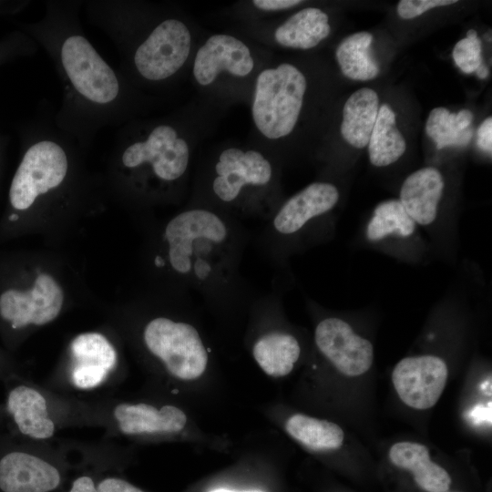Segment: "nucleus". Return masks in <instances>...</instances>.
I'll return each instance as SVG.
<instances>
[{"instance_id":"0eeeda50","label":"nucleus","mask_w":492,"mask_h":492,"mask_svg":"<svg viewBox=\"0 0 492 492\" xmlns=\"http://www.w3.org/2000/svg\"><path fill=\"white\" fill-rule=\"evenodd\" d=\"M68 481L61 458L0 434V492H61Z\"/></svg>"},{"instance_id":"ddd939ff","label":"nucleus","mask_w":492,"mask_h":492,"mask_svg":"<svg viewBox=\"0 0 492 492\" xmlns=\"http://www.w3.org/2000/svg\"><path fill=\"white\" fill-rule=\"evenodd\" d=\"M339 190L329 182H313L285 200L274 212L273 233L286 241L299 237L313 221L329 213L339 200Z\"/></svg>"},{"instance_id":"9b49d317","label":"nucleus","mask_w":492,"mask_h":492,"mask_svg":"<svg viewBox=\"0 0 492 492\" xmlns=\"http://www.w3.org/2000/svg\"><path fill=\"white\" fill-rule=\"evenodd\" d=\"M446 362L431 354L410 356L397 363L392 373L393 384L408 406L424 410L434 406L447 379Z\"/></svg>"},{"instance_id":"423d86ee","label":"nucleus","mask_w":492,"mask_h":492,"mask_svg":"<svg viewBox=\"0 0 492 492\" xmlns=\"http://www.w3.org/2000/svg\"><path fill=\"white\" fill-rule=\"evenodd\" d=\"M307 81L290 63L261 70L255 79L251 118L257 130L269 140L290 135L302 108Z\"/></svg>"},{"instance_id":"bb28decb","label":"nucleus","mask_w":492,"mask_h":492,"mask_svg":"<svg viewBox=\"0 0 492 492\" xmlns=\"http://www.w3.org/2000/svg\"><path fill=\"white\" fill-rule=\"evenodd\" d=\"M452 56L464 73L475 72L483 63L481 40L478 37L459 40L454 46Z\"/></svg>"},{"instance_id":"f03ea898","label":"nucleus","mask_w":492,"mask_h":492,"mask_svg":"<svg viewBox=\"0 0 492 492\" xmlns=\"http://www.w3.org/2000/svg\"><path fill=\"white\" fill-rule=\"evenodd\" d=\"M83 8L88 22L113 43L118 70L138 90L170 84L187 64L192 34L172 12L123 0H87Z\"/></svg>"},{"instance_id":"cd10ccee","label":"nucleus","mask_w":492,"mask_h":492,"mask_svg":"<svg viewBox=\"0 0 492 492\" xmlns=\"http://www.w3.org/2000/svg\"><path fill=\"white\" fill-rule=\"evenodd\" d=\"M456 2V0H401L397 5V14L403 19H413L432 8L450 5Z\"/></svg>"},{"instance_id":"c85d7f7f","label":"nucleus","mask_w":492,"mask_h":492,"mask_svg":"<svg viewBox=\"0 0 492 492\" xmlns=\"http://www.w3.org/2000/svg\"><path fill=\"white\" fill-rule=\"evenodd\" d=\"M98 492H145L125 478L113 473L99 472L97 477Z\"/></svg>"},{"instance_id":"f3484780","label":"nucleus","mask_w":492,"mask_h":492,"mask_svg":"<svg viewBox=\"0 0 492 492\" xmlns=\"http://www.w3.org/2000/svg\"><path fill=\"white\" fill-rule=\"evenodd\" d=\"M444 190L442 173L435 167H425L404 180L398 200L418 227L431 228L439 217Z\"/></svg>"},{"instance_id":"20e7f679","label":"nucleus","mask_w":492,"mask_h":492,"mask_svg":"<svg viewBox=\"0 0 492 492\" xmlns=\"http://www.w3.org/2000/svg\"><path fill=\"white\" fill-rule=\"evenodd\" d=\"M114 143L118 168L141 184L172 187L185 177L190 166L189 140L172 118L132 119L121 126Z\"/></svg>"},{"instance_id":"4468645a","label":"nucleus","mask_w":492,"mask_h":492,"mask_svg":"<svg viewBox=\"0 0 492 492\" xmlns=\"http://www.w3.org/2000/svg\"><path fill=\"white\" fill-rule=\"evenodd\" d=\"M254 67L255 60L248 45L234 36L215 34L197 50L192 75L199 85L208 87L222 73L247 77Z\"/></svg>"},{"instance_id":"473e14b6","label":"nucleus","mask_w":492,"mask_h":492,"mask_svg":"<svg viewBox=\"0 0 492 492\" xmlns=\"http://www.w3.org/2000/svg\"><path fill=\"white\" fill-rule=\"evenodd\" d=\"M477 75V77L481 79H485L488 76V68L487 66L482 63L478 68L475 71Z\"/></svg>"},{"instance_id":"c756f323","label":"nucleus","mask_w":492,"mask_h":492,"mask_svg":"<svg viewBox=\"0 0 492 492\" xmlns=\"http://www.w3.org/2000/svg\"><path fill=\"white\" fill-rule=\"evenodd\" d=\"M97 470L84 471L71 478L61 492H98Z\"/></svg>"},{"instance_id":"2f4dec72","label":"nucleus","mask_w":492,"mask_h":492,"mask_svg":"<svg viewBox=\"0 0 492 492\" xmlns=\"http://www.w3.org/2000/svg\"><path fill=\"white\" fill-rule=\"evenodd\" d=\"M478 148L487 153L492 152V118H487L479 126L477 132Z\"/></svg>"},{"instance_id":"7c9ffc66","label":"nucleus","mask_w":492,"mask_h":492,"mask_svg":"<svg viewBox=\"0 0 492 492\" xmlns=\"http://www.w3.org/2000/svg\"><path fill=\"white\" fill-rule=\"evenodd\" d=\"M302 1L300 0H253L252 5L260 11L276 12L294 7Z\"/></svg>"},{"instance_id":"39448f33","label":"nucleus","mask_w":492,"mask_h":492,"mask_svg":"<svg viewBox=\"0 0 492 492\" xmlns=\"http://www.w3.org/2000/svg\"><path fill=\"white\" fill-rule=\"evenodd\" d=\"M272 162L261 152L230 147L213 165L210 189L223 205L245 213L270 211L264 201L273 182Z\"/></svg>"},{"instance_id":"7ed1b4c3","label":"nucleus","mask_w":492,"mask_h":492,"mask_svg":"<svg viewBox=\"0 0 492 492\" xmlns=\"http://www.w3.org/2000/svg\"><path fill=\"white\" fill-rule=\"evenodd\" d=\"M167 261L194 289L215 292L231 285L239 262L238 231L211 209L181 211L166 225Z\"/></svg>"},{"instance_id":"aec40b11","label":"nucleus","mask_w":492,"mask_h":492,"mask_svg":"<svg viewBox=\"0 0 492 492\" xmlns=\"http://www.w3.org/2000/svg\"><path fill=\"white\" fill-rule=\"evenodd\" d=\"M330 32L327 14L319 8L307 7L277 26L273 37L281 46L305 50L318 46Z\"/></svg>"},{"instance_id":"72a5a7b5","label":"nucleus","mask_w":492,"mask_h":492,"mask_svg":"<svg viewBox=\"0 0 492 492\" xmlns=\"http://www.w3.org/2000/svg\"><path fill=\"white\" fill-rule=\"evenodd\" d=\"M12 372H8V368L5 362L0 358V378L3 379Z\"/></svg>"},{"instance_id":"a211bd4d","label":"nucleus","mask_w":492,"mask_h":492,"mask_svg":"<svg viewBox=\"0 0 492 492\" xmlns=\"http://www.w3.org/2000/svg\"><path fill=\"white\" fill-rule=\"evenodd\" d=\"M364 236L373 245L408 244L419 238L418 226L399 200L381 201L365 224Z\"/></svg>"},{"instance_id":"9d476101","label":"nucleus","mask_w":492,"mask_h":492,"mask_svg":"<svg viewBox=\"0 0 492 492\" xmlns=\"http://www.w3.org/2000/svg\"><path fill=\"white\" fill-rule=\"evenodd\" d=\"M63 301L58 283L50 275L41 273L30 290L10 288L0 294V319L12 333L30 325H44L57 317Z\"/></svg>"},{"instance_id":"1a4fd4ad","label":"nucleus","mask_w":492,"mask_h":492,"mask_svg":"<svg viewBox=\"0 0 492 492\" xmlns=\"http://www.w3.org/2000/svg\"><path fill=\"white\" fill-rule=\"evenodd\" d=\"M3 381L5 397L2 416L9 436L30 442H45L54 437L57 425L45 393L14 373Z\"/></svg>"},{"instance_id":"4be33fe9","label":"nucleus","mask_w":492,"mask_h":492,"mask_svg":"<svg viewBox=\"0 0 492 492\" xmlns=\"http://www.w3.org/2000/svg\"><path fill=\"white\" fill-rule=\"evenodd\" d=\"M301 347L291 333L272 331L254 343L252 354L260 367L269 375H287L299 359Z\"/></svg>"},{"instance_id":"2eb2a0df","label":"nucleus","mask_w":492,"mask_h":492,"mask_svg":"<svg viewBox=\"0 0 492 492\" xmlns=\"http://www.w3.org/2000/svg\"><path fill=\"white\" fill-rule=\"evenodd\" d=\"M71 364L67 379L74 388L90 391L103 385L117 366L118 354L101 333H85L70 344Z\"/></svg>"},{"instance_id":"b1692460","label":"nucleus","mask_w":492,"mask_h":492,"mask_svg":"<svg viewBox=\"0 0 492 492\" xmlns=\"http://www.w3.org/2000/svg\"><path fill=\"white\" fill-rule=\"evenodd\" d=\"M373 36L369 32H357L341 41L335 57L342 73L348 78L367 81L379 74V66L372 56Z\"/></svg>"},{"instance_id":"a878e982","label":"nucleus","mask_w":492,"mask_h":492,"mask_svg":"<svg viewBox=\"0 0 492 492\" xmlns=\"http://www.w3.org/2000/svg\"><path fill=\"white\" fill-rule=\"evenodd\" d=\"M425 132L434 140L438 149L448 146H466L473 136L470 127L461 129L456 113H451L443 107L430 111L425 124Z\"/></svg>"},{"instance_id":"5701e85b","label":"nucleus","mask_w":492,"mask_h":492,"mask_svg":"<svg viewBox=\"0 0 492 492\" xmlns=\"http://www.w3.org/2000/svg\"><path fill=\"white\" fill-rule=\"evenodd\" d=\"M369 160L375 167H386L397 161L406 149L405 140L396 127L395 114L389 105L379 108L368 141Z\"/></svg>"},{"instance_id":"6e6552de","label":"nucleus","mask_w":492,"mask_h":492,"mask_svg":"<svg viewBox=\"0 0 492 492\" xmlns=\"http://www.w3.org/2000/svg\"><path fill=\"white\" fill-rule=\"evenodd\" d=\"M143 341L149 352L176 378L196 379L207 367V349L190 323L168 317L154 318L144 328Z\"/></svg>"},{"instance_id":"f704fd0d","label":"nucleus","mask_w":492,"mask_h":492,"mask_svg":"<svg viewBox=\"0 0 492 492\" xmlns=\"http://www.w3.org/2000/svg\"><path fill=\"white\" fill-rule=\"evenodd\" d=\"M210 492H262V491H235V490H231L227 488H215V489L210 490Z\"/></svg>"},{"instance_id":"c9c22d12","label":"nucleus","mask_w":492,"mask_h":492,"mask_svg":"<svg viewBox=\"0 0 492 492\" xmlns=\"http://www.w3.org/2000/svg\"><path fill=\"white\" fill-rule=\"evenodd\" d=\"M466 37L467 38H476V37H477V31L474 30V29L468 30L467 33H466Z\"/></svg>"},{"instance_id":"e433bc0d","label":"nucleus","mask_w":492,"mask_h":492,"mask_svg":"<svg viewBox=\"0 0 492 492\" xmlns=\"http://www.w3.org/2000/svg\"><path fill=\"white\" fill-rule=\"evenodd\" d=\"M443 492H449V491H443Z\"/></svg>"},{"instance_id":"393cba45","label":"nucleus","mask_w":492,"mask_h":492,"mask_svg":"<svg viewBox=\"0 0 492 492\" xmlns=\"http://www.w3.org/2000/svg\"><path fill=\"white\" fill-rule=\"evenodd\" d=\"M285 428L294 439L315 450L339 448L344 438L343 431L338 425L302 414L292 415Z\"/></svg>"},{"instance_id":"f8f14e48","label":"nucleus","mask_w":492,"mask_h":492,"mask_svg":"<svg viewBox=\"0 0 492 492\" xmlns=\"http://www.w3.org/2000/svg\"><path fill=\"white\" fill-rule=\"evenodd\" d=\"M314 341L319 351L345 375H361L372 366L373 344L341 318L322 320L315 328Z\"/></svg>"},{"instance_id":"6ab92c4d","label":"nucleus","mask_w":492,"mask_h":492,"mask_svg":"<svg viewBox=\"0 0 492 492\" xmlns=\"http://www.w3.org/2000/svg\"><path fill=\"white\" fill-rule=\"evenodd\" d=\"M389 458L397 467L410 471L415 483L427 492L447 491L451 478L434 463L425 446L415 442H398L389 450Z\"/></svg>"},{"instance_id":"412c9836","label":"nucleus","mask_w":492,"mask_h":492,"mask_svg":"<svg viewBox=\"0 0 492 492\" xmlns=\"http://www.w3.org/2000/svg\"><path fill=\"white\" fill-rule=\"evenodd\" d=\"M378 110L379 98L374 90L363 87L354 92L343 108V138L356 149L367 146Z\"/></svg>"},{"instance_id":"f257e3e1","label":"nucleus","mask_w":492,"mask_h":492,"mask_svg":"<svg viewBox=\"0 0 492 492\" xmlns=\"http://www.w3.org/2000/svg\"><path fill=\"white\" fill-rule=\"evenodd\" d=\"M83 3L46 1L42 17L26 29L50 58L62 85L55 124L85 149L103 128L134 119L146 98L87 37L80 23Z\"/></svg>"},{"instance_id":"dca6fc26","label":"nucleus","mask_w":492,"mask_h":492,"mask_svg":"<svg viewBox=\"0 0 492 492\" xmlns=\"http://www.w3.org/2000/svg\"><path fill=\"white\" fill-rule=\"evenodd\" d=\"M110 419L126 436L178 433L187 423L185 413L174 405L158 408L146 403H119L112 407Z\"/></svg>"}]
</instances>
